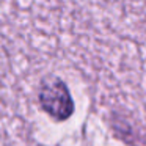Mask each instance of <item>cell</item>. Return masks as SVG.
<instances>
[{"instance_id": "1", "label": "cell", "mask_w": 146, "mask_h": 146, "mask_svg": "<svg viewBox=\"0 0 146 146\" xmlns=\"http://www.w3.org/2000/svg\"><path fill=\"white\" fill-rule=\"evenodd\" d=\"M39 104L42 110L57 121H66L74 111L69 90L58 77H47L39 86Z\"/></svg>"}]
</instances>
